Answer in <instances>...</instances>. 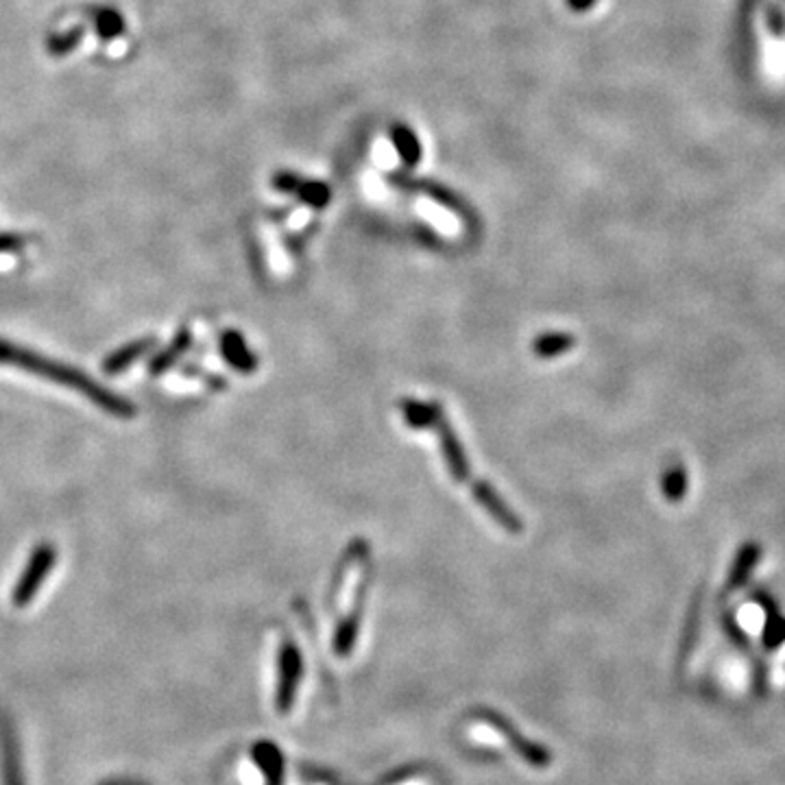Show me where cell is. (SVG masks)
I'll return each mask as SVG.
<instances>
[{
  "instance_id": "cell-1",
  "label": "cell",
  "mask_w": 785,
  "mask_h": 785,
  "mask_svg": "<svg viewBox=\"0 0 785 785\" xmlns=\"http://www.w3.org/2000/svg\"><path fill=\"white\" fill-rule=\"evenodd\" d=\"M0 365H11L26 374L40 376V378L57 383L66 389L82 392L84 397H88L95 406L109 412L111 417L129 419L136 415V406L127 397H120V395L100 387L97 380H93L88 374H84L75 367H68L64 363L51 361L42 354H35V352H31L22 345H15L11 341H4V338H0Z\"/></svg>"
},
{
  "instance_id": "cell-2",
  "label": "cell",
  "mask_w": 785,
  "mask_h": 785,
  "mask_svg": "<svg viewBox=\"0 0 785 785\" xmlns=\"http://www.w3.org/2000/svg\"><path fill=\"white\" fill-rule=\"evenodd\" d=\"M55 563H57V548L53 544L44 541L37 548H33L20 581L13 585V591H11V604L18 609L26 606L37 595L49 572L55 568Z\"/></svg>"
},
{
  "instance_id": "cell-3",
  "label": "cell",
  "mask_w": 785,
  "mask_h": 785,
  "mask_svg": "<svg viewBox=\"0 0 785 785\" xmlns=\"http://www.w3.org/2000/svg\"><path fill=\"white\" fill-rule=\"evenodd\" d=\"M434 428L439 430V437H441V448H443V456H445V463H448V470L450 474L459 481V483H465L470 487H474L478 481L472 478V472H470V465H467V459H465V452L456 439V432L450 428L441 406L437 410V419H434Z\"/></svg>"
},
{
  "instance_id": "cell-4",
  "label": "cell",
  "mask_w": 785,
  "mask_h": 785,
  "mask_svg": "<svg viewBox=\"0 0 785 785\" xmlns=\"http://www.w3.org/2000/svg\"><path fill=\"white\" fill-rule=\"evenodd\" d=\"M273 189L284 193V195L299 196L303 203L312 207H325L330 203V189L323 182H305L294 173H276L273 175Z\"/></svg>"
},
{
  "instance_id": "cell-5",
  "label": "cell",
  "mask_w": 785,
  "mask_h": 785,
  "mask_svg": "<svg viewBox=\"0 0 785 785\" xmlns=\"http://www.w3.org/2000/svg\"><path fill=\"white\" fill-rule=\"evenodd\" d=\"M221 352H223V358L238 374H254L258 367L256 356L249 352L245 338L236 330H225L221 334Z\"/></svg>"
},
{
  "instance_id": "cell-6",
  "label": "cell",
  "mask_w": 785,
  "mask_h": 785,
  "mask_svg": "<svg viewBox=\"0 0 785 785\" xmlns=\"http://www.w3.org/2000/svg\"><path fill=\"white\" fill-rule=\"evenodd\" d=\"M472 491H474V497L478 499V504L490 513L491 517L502 526V528H506V530H510V533H521V521H519V517L499 499V495L493 491V487H490V485H485V483H476L474 487H472Z\"/></svg>"
},
{
  "instance_id": "cell-7",
  "label": "cell",
  "mask_w": 785,
  "mask_h": 785,
  "mask_svg": "<svg viewBox=\"0 0 785 785\" xmlns=\"http://www.w3.org/2000/svg\"><path fill=\"white\" fill-rule=\"evenodd\" d=\"M153 345H155V338L147 336V338H138V341H131V343L118 347L116 352H111L103 361V372L107 376H116L120 372H127L138 358H142L149 350H153Z\"/></svg>"
},
{
  "instance_id": "cell-8",
  "label": "cell",
  "mask_w": 785,
  "mask_h": 785,
  "mask_svg": "<svg viewBox=\"0 0 785 785\" xmlns=\"http://www.w3.org/2000/svg\"><path fill=\"white\" fill-rule=\"evenodd\" d=\"M191 343H193L191 330H189V327H182V330L175 334V338L169 343V347L162 350V352L149 363V374H151V376H162L164 372H169V369L189 352Z\"/></svg>"
},
{
  "instance_id": "cell-9",
  "label": "cell",
  "mask_w": 785,
  "mask_h": 785,
  "mask_svg": "<svg viewBox=\"0 0 785 785\" xmlns=\"http://www.w3.org/2000/svg\"><path fill=\"white\" fill-rule=\"evenodd\" d=\"M392 144H395V151L399 153L401 162L406 166H417L421 162V142L419 138L415 136V131L406 125H395L392 127Z\"/></svg>"
},
{
  "instance_id": "cell-10",
  "label": "cell",
  "mask_w": 785,
  "mask_h": 785,
  "mask_svg": "<svg viewBox=\"0 0 785 785\" xmlns=\"http://www.w3.org/2000/svg\"><path fill=\"white\" fill-rule=\"evenodd\" d=\"M574 343H577V338L570 336V334H563V332L541 334V336L535 338L533 352H535V356H539V358H555V356H561V354L570 352Z\"/></svg>"
},
{
  "instance_id": "cell-11",
  "label": "cell",
  "mask_w": 785,
  "mask_h": 785,
  "mask_svg": "<svg viewBox=\"0 0 785 785\" xmlns=\"http://www.w3.org/2000/svg\"><path fill=\"white\" fill-rule=\"evenodd\" d=\"M399 408L404 410L406 423L419 430V428L434 426L439 404H423V401H417V399H401Z\"/></svg>"
},
{
  "instance_id": "cell-12",
  "label": "cell",
  "mask_w": 785,
  "mask_h": 785,
  "mask_svg": "<svg viewBox=\"0 0 785 785\" xmlns=\"http://www.w3.org/2000/svg\"><path fill=\"white\" fill-rule=\"evenodd\" d=\"M24 247V238L22 236H13V234H0V254H9V251H20Z\"/></svg>"
},
{
  "instance_id": "cell-13",
  "label": "cell",
  "mask_w": 785,
  "mask_h": 785,
  "mask_svg": "<svg viewBox=\"0 0 785 785\" xmlns=\"http://www.w3.org/2000/svg\"><path fill=\"white\" fill-rule=\"evenodd\" d=\"M595 0H568V7L572 11H588L589 7H593Z\"/></svg>"
},
{
  "instance_id": "cell-14",
  "label": "cell",
  "mask_w": 785,
  "mask_h": 785,
  "mask_svg": "<svg viewBox=\"0 0 785 785\" xmlns=\"http://www.w3.org/2000/svg\"><path fill=\"white\" fill-rule=\"evenodd\" d=\"M0 785L7 784V773H4V764H2V749H0Z\"/></svg>"
}]
</instances>
